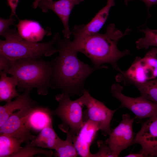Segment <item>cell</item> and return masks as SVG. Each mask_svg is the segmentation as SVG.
Instances as JSON below:
<instances>
[{
    "label": "cell",
    "mask_w": 157,
    "mask_h": 157,
    "mask_svg": "<svg viewBox=\"0 0 157 157\" xmlns=\"http://www.w3.org/2000/svg\"><path fill=\"white\" fill-rule=\"evenodd\" d=\"M69 38L57 41L59 56L52 62V85L69 96L83 94L86 78L97 69L80 60L70 46Z\"/></svg>",
    "instance_id": "obj_1"
},
{
    "label": "cell",
    "mask_w": 157,
    "mask_h": 157,
    "mask_svg": "<svg viewBox=\"0 0 157 157\" xmlns=\"http://www.w3.org/2000/svg\"><path fill=\"white\" fill-rule=\"evenodd\" d=\"M131 30L128 28L124 33L116 28L112 23L107 27L106 33H99L78 38L69 40L71 47L77 52L82 53L89 58L97 69L106 68L101 66L104 63H109L116 70L121 69L117 65L121 58L129 55L130 52L126 49L119 50L117 47L118 41L127 35Z\"/></svg>",
    "instance_id": "obj_2"
},
{
    "label": "cell",
    "mask_w": 157,
    "mask_h": 157,
    "mask_svg": "<svg viewBox=\"0 0 157 157\" xmlns=\"http://www.w3.org/2000/svg\"><path fill=\"white\" fill-rule=\"evenodd\" d=\"M52 62L41 58H23L14 62L7 74L15 77L19 91L35 88L40 95H46L53 85Z\"/></svg>",
    "instance_id": "obj_3"
},
{
    "label": "cell",
    "mask_w": 157,
    "mask_h": 157,
    "mask_svg": "<svg viewBox=\"0 0 157 157\" xmlns=\"http://www.w3.org/2000/svg\"><path fill=\"white\" fill-rule=\"evenodd\" d=\"M1 36L5 40H0V53L7 57L13 63L21 59L37 60L44 56L53 55L58 52L54 45L60 37L57 33L49 42H31L21 37L15 28H9Z\"/></svg>",
    "instance_id": "obj_4"
},
{
    "label": "cell",
    "mask_w": 157,
    "mask_h": 157,
    "mask_svg": "<svg viewBox=\"0 0 157 157\" xmlns=\"http://www.w3.org/2000/svg\"><path fill=\"white\" fill-rule=\"evenodd\" d=\"M69 96L64 92L56 95V99L58 106L52 112L62 121L59 128L67 135L71 136L73 140L84 124L83 108L84 106L81 97L72 100Z\"/></svg>",
    "instance_id": "obj_5"
},
{
    "label": "cell",
    "mask_w": 157,
    "mask_h": 157,
    "mask_svg": "<svg viewBox=\"0 0 157 157\" xmlns=\"http://www.w3.org/2000/svg\"><path fill=\"white\" fill-rule=\"evenodd\" d=\"M116 77L118 82L125 85L140 83L157 77V48L149 51L144 57H137L129 68L125 71L121 69Z\"/></svg>",
    "instance_id": "obj_6"
},
{
    "label": "cell",
    "mask_w": 157,
    "mask_h": 157,
    "mask_svg": "<svg viewBox=\"0 0 157 157\" xmlns=\"http://www.w3.org/2000/svg\"><path fill=\"white\" fill-rule=\"evenodd\" d=\"M81 98L84 106L87 108L85 119L97 124L102 134L104 136L109 135L111 132L110 122L116 110L109 109L104 103L92 97L88 91L85 89Z\"/></svg>",
    "instance_id": "obj_7"
},
{
    "label": "cell",
    "mask_w": 157,
    "mask_h": 157,
    "mask_svg": "<svg viewBox=\"0 0 157 157\" xmlns=\"http://www.w3.org/2000/svg\"><path fill=\"white\" fill-rule=\"evenodd\" d=\"M123 87L118 83L113 84L111 88L113 97L121 103L119 108L125 107L131 110L137 118L142 119L157 115V104L140 96L133 98L126 96L122 93Z\"/></svg>",
    "instance_id": "obj_8"
},
{
    "label": "cell",
    "mask_w": 157,
    "mask_h": 157,
    "mask_svg": "<svg viewBox=\"0 0 157 157\" xmlns=\"http://www.w3.org/2000/svg\"><path fill=\"white\" fill-rule=\"evenodd\" d=\"M122 120L113 129L105 143L110 147L115 157L124 150L132 145L135 136L133 129L134 118L128 114H123Z\"/></svg>",
    "instance_id": "obj_9"
},
{
    "label": "cell",
    "mask_w": 157,
    "mask_h": 157,
    "mask_svg": "<svg viewBox=\"0 0 157 157\" xmlns=\"http://www.w3.org/2000/svg\"><path fill=\"white\" fill-rule=\"evenodd\" d=\"M137 144L142 147L139 152L144 157H157V115L149 118L142 124L132 145Z\"/></svg>",
    "instance_id": "obj_10"
},
{
    "label": "cell",
    "mask_w": 157,
    "mask_h": 157,
    "mask_svg": "<svg viewBox=\"0 0 157 157\" xmlns=\"http://www.w3.org/2000/svg\"><path fill=\"white\" fill-rule=\"evenodd\" d=\"M84 0H41L38 4L44 13L49 10L54 12L58 16L64 26L62 31L65 38H70L72 35L69 28V21L72 10L75 6Z\"/></svg>",
    "instance_id": "obj_11"
},
{
    "label": "cell",
    "mask_w": 157,
    "mask_h": 157,
    "mask_svg": "<svg viewBox=\"0 0 157 157\" xmlns=\"http://www.w3.org/2000/svg\"><path fill=\"white\" fill-rule=\"evenodd\" d=\"M28 109L14 113L0 126V133L8 134L22 140L26 143L31 142L35 136L31 134L25 121V116Z\"/></svg>",
    "instance_id": "obj_12"
},
{
    "label": "cell",
    "mask_w": 157,
    "mask_h": 157,
    "mask_svg": "<svg viewBox=\"0 0 157 157\" xmlns=\"http://www.w3.org/2000/svg\"><path fill=\"white\" fill-rule=\"evenodd\" d=\"M83 126L73 140L78 154L83 157H90V147L97 131L98 124L89 119L84 120Z\"/></svg>",
    "instance_id": "obj_13"
},
{
    "label": "cell",
    "mask_w": 157,
    "mask_h": 157,
    "mask_svg": "<svg viewBox=\"0 0 157 157\" xmlns=\"http://www.w3.org/2000/svg\"><path fill=\"white\" fill-rule=\"evenodd\" d=\"M112 6L106 4L88 23L75 26L71 31L74 38L85 37L98 33L106 21Z\"/></svg>",
    "instance_id": "obj_14"
},
{
    "label": "cell",
    "mask_w": 157,
    "mask_h": 157,
    "mask_svg": "<svg viewBox=\"0 0 157 157\" xmlns=\"http://www.w3.org/2000/svg\"><path fill=\"white\" fill-rule=\"evenodd\" d=\"M32 89H26L14 100L6 102L4 105H0V126L15 110H26L37 105L36 102L31 99L30 95Z\"/></svg>",
    "instance_id": "obj_15"
},
{
    "label": "cell",
    "mask_w": 157,
    "mask_h": 157,
    "mask_svg": "<svg viewBox=\"0 0 157 157\" xmlns=\"http://www.w3.org/2000/svg\"><path fill=\"white\" fill-rule=\"evenodd\" d=\"M53 115L52 111L48 107L36 105L28 110L25 119L31 130L39 132L52 124Z\"/></svg>",
    "instance_id": "obj_16"
},
{
    "label": "cell",
    "mask_w": 157,
    "mask_h": 157,
    "mask_svg": "<svg viewBox=\"0 0 157 157\" xmlns=\"http://www.w3.org/2000/svg\"><path fill=\"white\" fill-rule=\"evenodd\" d=\"M17 31L23 38L27 41L38 42L46 35L51 34L49 27L44 29L37 22L28 19L19 20L17 25Z\"/></svg>",
    "instance_id": "obj_17"
},
{
    "label": "cell",
    "mask_w": 157,
    "mask_h": 157,
    "mask_svg": "<svg viewBox=\"0 0 157 157\" xmlns=\"http://www.w3.org/2000/svg\"><path fill=\"white\" fill-rule=\"evenodd\" d=\"M0 101L10 102L19 95L16 89L17 80L14 76H8L7 74L3 71H0Z\"/></svg>",
    "instance_id": "obj_18"
},
{
    "label": "cell",
    "mask_w": 157,
    "mask_h": 157,
    "mask_svg": "<svg viewBox=\"0 0 157 157\" xmlns=\"http://www.w3.org/2000/svg\"><path fill=\"white\" fill-rule=\"evenodd\" d=\"M58 138L51 124L44 128L31 142L38 147L54 149Z\"/></svg>",
    "instance_id": "obj_19"
},
{
    "label": "cell",
    "mask_w": 157,
    "mask_h": 157,
    "mask_svg": "<svg viewBox=\"0 0 157 157\" xmlns=\"http://www.w3.org/2000/svg\"><path fill=\"white\" fill-rule=\"evenodd\" d=\"M21 140L4 133H0V157H10L22 147Z\"/></svg>",
    "instance_id": "obj_20"
},
{
    "label": "cell",
    "mask_w": 157,
    "mask_h": 157,
    "mask_svg": "<svg viewBox=\"0 0 157 157\" xmlns=\"http://www.w3.org/2000/svg\"><path fill=\"white\" fill-rule=\"evenodd\" d=\"M54 149L53 155L55 157H76L78 155L73 143V139L69 135H67L65 140L58 137Z\"/></svg>",
    "instance_id": "obj_21"
},
{
    "label": "cell",
    "mask_w": 157,
    "mask_h": 157,
    "mask_svg": "<svg viewBox=\"0 0 157 157\" xmlns=\"http://www.w3.org/2000/svg\"><path fill=\"white\" fill-rule=\"evenodd\" d=\"M140 91V96L157 104V79L133 84Z\"/></svg>",
    "instance_id": "obj_22"
},
{
    "label": "cell",
    "mask_w": 157,
    "mask_h": 157,
    "mask_svg": "<svg viewBox=\"0 0 157 157\" xmlns=\"http://www.w3.org/2000/svg\"><path fill=\"white\" fill-rule=\"evenodd\" d=\"M139 31L143 33L145 36L136 42L138 49H147L151 46L157 47V29L153 30L147 27L144 29H140Z\"/></svg>",
    "instance_id": "obj_23"
},
{
    "label": "cell",
    "mask_w": 157,
    "mask_h": 157,
    "mask_svg": "<svg viewBox=\"0 0 157 157\" xmlns=\"http://www.w3.org/2000/svg\"><path fill=\"white\" fill-rule=\"evenodd\" d=\"M26 144L24 147L13 154L10 157H31L38 154H44L47 157H51L53 154L52 151L44 150L34 146L31 142Z\"/></svg>",
    "instance_id": "obj_24"
},
{
    "label": "cell",
    "mask_w": 157,
    "mask_h": 157,
    "mask_svg": "<svg viewBox=\"0 0 157 157\" xmlns=\"http://www.w3.org/2000/svg\"><path fill=\"white\" fill-rule=\"evenodd\" d=\"M97 144L99 151L96 154H91L90 157H115L109 147L104 142L98 140Z\"/></svg>",
    "instance_id": "obj_25"
},
{
    "label": "cell",
    "mask_w": 157,
    "mask_h": 157,
    "mask_svg": "<svg viewBox=\"0 0 157 157\" xmlns=\"http://www.w3.org/2000/svg\"><path fill=\"white\" fill-rule=\"evenodd\" d=\"M12 61L7 57L0 53V71H3L7 74L11 68Z\"/></svg>",
    "instance_id": "obj_26"
},
{
    "label": "cell",
    "mask_w": 157,
    "mask_h": 157,
    "mask_svg": "<svg viewBox=\"0 0 157 157\" xmlns=\"http://www.w3.org/2000/svg\"><path fill=\"white\" fill-rule=\"evenodd\" d=\"M15 19L12 17H9L8 19L0 18V35L1 36L9 28L11 25L14 24V22Z\"/></svg>",
    "instance_id": "obj_27"
},
{
    "label": "cell",
    "mask_w": 157,
    "mask_h": 157,
    "mask_svg": "<svg viewBox=\"0 0 157 157\" xmlns=\"http://www.w3.org/2000/svg\"><path fill=\"white\" fill-rule=\"evenodd\" d=\"M8 6L11 10V13L10 17H13L16 16V10L19 0H7Z\"/></svg>",
    "instance_id": "obj_28"
},
{
    "label": "cell",
    "mask_w": 157,
    "mask_h": 157,
    "mask_svg": "<svg viewBox=\"0 0 157 157\" xmlns=\"http://www.w3.org/2000/svg\"><path fill=\"white\" fill-rule=\"evenodd\" d=\"M146 4L148 11L150 8L152 6L157 4V0H140Z\"/></svg>",
    "instance_id": "obj_29"
},
{
    "label": "cell",
    "mask_w": 157,
    "mask_h": 157,
    "mask_svg": "<svg viewBox=\"0 0 157 157\" xmlns=\"http://www.w3.org/2000/svg\"><path fill=\"white\" fill-rule=\"evenodd\" d=\"M125 157H143L144 156L142 154L139 153H131L124 156Z\"/></svg>",
    "instance_id": "obj_30"
},
{
    "label": "cell",
    "mask_w": 157,
    "mask_h": 157,
    "mask_svg": "<svg viewBox=\"0 0 157 157\" xmlns=\"http://www.w3.org/2000/svg\"><path fill=\"white\" fill-rule=\"evenodd\" d=\"M41 0H34L32 4V8L33 9H35L38 7V4Z\"/></svg>",
    "instance_id": "obj_31"
},
{
    "label": "cell",
    "mask_w": 157,
    "mask_h": 157,
    "mask_svg": "<svg viewBox=\"0 0 157 157\" xmlns=\"http://www.w3.org/2000/svg\"><path fill=\"white\" fill-rule=\"evenodd\" d=\"M107 4L110 5L112 6H114L115 2L114 0H107Z\"/></svg>",
    "instance_id": "obj_32"
},
{
    "label": "cell",
    "mask_w": 157,
    "mask_h": 157,
    "mask_svg": "<svg viewBox=\"0 0 157 157\" xmlns=\"http://www.w3.org/2000/svg\"><path fill=\"white\" fill-rule=\"evenodd\" d=\"M129 0H124L126 6L127 5L128 2Z\"/></svg>",
    "instance_id": "obj_33"
}]
</instances>
